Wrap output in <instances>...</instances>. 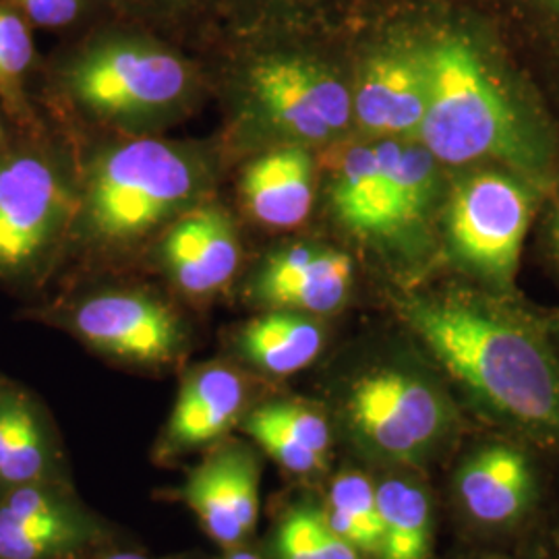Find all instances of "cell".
<instances>
[{
	"mask_svg": "<svg viewBox=\"0 0 559 559\" xmlns=\"http://www.w3.org/2000/svg\"><path fill=\"white\" fill-rule=\"evenodd\" d=\"M295 32L235 34L233 138L258 154L278 145L338 140L353 122L350 85L328 60L293 41Z\"/></svg>",
	"mask_w": 559,
	"mask_h": 559,
	"instance_id": "obj_4",
	"label": "cell"
},
{
	"mask_svg": "<svg viewBox=\"0 0 559 559\" xmlns=\"http://www.w3.org/2000/svg\"><path fill=\"white\" fill-rule=\"evenodd\" d=\"M240 201L249 218L267 230H293L316 201V162L302 145L261 150L242 168Z\"/></svg>",
	"mask_w": 559,
	"mask_h": 559,
	"instance_id": "obj_18",
	"label": "cell"
},
{
	"mask_svg": "<svg viewBox=\"0 0 559 559\" xmlns=\"http://www.w3.org/2000/svg\"><path fill=\"white\" fill-rule=\"evenodd\" d=\"M251 376L235 360H210L191 367L180 380L173 411L154 443L152 460L173 466L191 454L235 436L258 402Z\"/></svg>",
	"mask_w": 559,
	"mask_h": 559,
	"instance_id": "obj_11",
	"label": "cell"
},
{
	"mask_svg": "<svg viewBox=\"0 0 559 559\" xmlns=\"http://www.w3.org/2000/svg\"><path fill=\"white\" fill-rule=\"evenodd\" d=\"M381 543L378 559H427L431 547V501L417 480L388 473L376 479Z\"/></svg>",
	"mask_w": 559,
	"mask_h": 559,
	"instance_id": "obj_21",
	"label": "cell"
},
{
	"mask_svg": "<svg viewBox=\"0 0 559 559\" xmlns=\"http://www.w3.org/2000/svg\"><path fill=\"white\" fill-rule=\"evenodd\" d=\"M83 34L44 69L52 98L122 138L160 135L198 104V64L140 23Z\"/></svg>",
	"mask_w": 559,
	"mask_h": 559,
	"instance_id": "obj_1",
	"label": "cell"
},
{
	"mask_svg": "<svg viewBox=\"0 0 559 559\" xmlns=\"http://www.w3.org/2000/svg\"><path fill=\"white\" fill-rule=\"evenodd\" d=\"M535 4H539L543 11H547V13H551L554 17H558L559 20V0H533Z\"/></svg>",
	"mask_w": 559,
	"mask_h": 559,
	"instance_id": "obj_33",
	"label": "cell"
},
{
	"mask_svg": "<svg viewBox=\"0 0 559 559\" xmlns=\"http://www.w3.org/2000/svg\"><path fill=\"white\" fill-rule=\"evenodd\" d=\"M112 543V528L73 483L0 489V559H85Z\"/></svg>",
	"mask_w": 559,
	"mask_h": 559,
	"instance_id": "obj_9",
	"label": "cell"
},
{
	"mask_svg": "<svg viewBox=\"0 0 559 559\" xmlns=\"http://www.w3.org/2000/svg\"><path fill=\"white\" fill-rule=\"evenodd\" d=\"M551 240H554V249H556V255L559 260V203L558 210H556V218H554V226H551Z\"/></svg>",
	"mask_w": 559,
	"mask_h": 559,
	"instance_id": "obj_34",
	"label": "cell"
},
{
	"mask_svg": "<svg viewBox=\"0 0 559 559\" xmlns=\"http://www.w3.org/2000/svg\"><path fill=\"white\" fill-rule=\"evenodd\" d=\"M0 378H2V376H0Z\"/></svg>",
	"mask_w": 559,
	"mask_h": 559,
	"instance_id": "obj_36",
	"label": "cell"
},
{
	"mask_svg": "<svg viewBox=\"0 0 559 559\" xmlns=\"http://www.w3.org/2000/svg\"><path fill=\"white\" fill-rule=\"evenodd\" d=\"M263 454L251 440L228 436L210 445L191 466L173 500L185 503L201 531L222 551L253 540L260 522V485Z\"/></svg>",
	"mask_w": 559,
	"mask_h": 559,
	"instance_id": "obj_10",
	"label": "cell"
},
{
	"mask_svg": "<svg viewBox=\"0 0 559 559\" xmlns=\"http://www.w3.org/2000/svg\"><path fill=\"white\" fill-rule=\"evenodd\" d=\"M9 133H11V129L7 127V122L2 120V115H0V152L4 150V145L9 141Z\"/></svg>",
	"mask_w": 559,
	"mask_h": 559,
	"instance_id": "obj_35",
	"label": "cell"
},
{
	"mask_svg": "<svg viewBox=\"0 0 559 559\" xmlns=\"http://www.w3.org/2000/svg\"><path fill=\"white\" fill-rule=\"evenodd\" d=\"M73 483L48 408L20 381L0 378V489Z\"/></svg>",
	"mask_w": 559,
	"mask_h": 559,
	"instance_id": "obj_16",
	"label": "cell"
},
{
	"mask_svg": "<svg viewBox=\"0 0 559 559\" xmlns=\"http://www.w3.org/2000/svg\"><path fill=\"white\" fill-rule=\"evenodd\" d=\"M263 547L272 559H367L330 528L313 501L286 506Z\"/></svg>",
	"mask_w": 559,
	"mask_h": 559,
	"instance_id": "obj_24",
	"label": "cell"
},
{
	"mask_svg": "<svg viewBox=\"0 0 559 559\" xmlns=\"http://www.w3.org/2000/svg\"><path fill=\"white\" fill-rule=\"evenodd\" d=\"M456 491L471 519L500 526L526 510L533 498V473L519 450L491 445L464 462Z\"/></svg>",
	"mask_w": 559,
	"mask_h": 559,
	"instance_id": "obj_20",
	"label": "cell"
},
{
	"mask_svg": "<svg viewBox=\"0 0 559 559\" xmlns=\"http://www.w3.org/2000/svg\"><path fill=\"white\" fill-rule=\"evenodd\" d=\"M9 129L0 152V288L34 295L67 251L78 177L40 122Z\"/></svg>",
	"mask_w": 559,
	"mask_h": 559,
	"instance_id": "obj_5",
	"label": "cell"
},
{
	"mask_svg": "<svg viewBox=\"0 0 559 559\" xmlns=\"http://www.w3.org/2000/svg\"><path fill=\"white\" fill-rule=\"evenodd\" d=\"M325 344V332L313 316L263 309L239 323L228 338L235 362L260 378H290L313 365Z\"/></svg>",
	"mask_w": 559,
	"mask_h": 559,
	"instance_id": "obj_19",
	"label": "cell"
},
{
	"mask_svg": "<svg viewBox=\"0 0 559 559\" xmlns=\"http://www.w3.org/2000/svg\"><path fill=\"white\" fill-rule=\"evenodd\" d=\"M249 415L276 427L288 438L320 454L321 459L330 460L334 431L332 423L318 406L295 399L258 400Z\"/></svg>",
	"mask_w": 559,
	"mask_h": 559,
	"instance_id": "obj_26",
	"label": "cell"
},
{
	"mask_svg": "<svg viewBox=\"0 0 559 559\" xmlns=\"http://www.w3.org/2000/svg\"><path fill=\"white\" fill-rule=\"evenodd\" d=\"M321 512L338 537L359 549L365 558L378 559L381 520L376 477L360 468L340 471L328 485Z\"/></svg>",
	"mask_w": 559,
	"mask_h": 559,
	"instance_id": "obj_22",
	"label": "cell"
},
{
	"mask_svg": "<svg viewBox=\"0 0 559 559\" xmlns=\"http://www.w3.org/2000/svg\"><path fill=\"white\" fill-rule=\"evenodd\" d=\"M353 261L338 249L290 242L267 251L242 284V299L258 311L284 309L330 316L350 297Z\"/></svg>",
	"mask_w": 559,
	"mask_h": 559,
	"instance_id": "obj_13",
	"label": "cell"
},
{
	"mask_svg": "<svg viewBox=\"0 0 559 559\" xmlns=\"http://www.w3.org/2000/svg\"><path fill=\"white\" fill-rule=\"evenodd\" d=\"M108 7L122 20L154 32H177L221 11V0H108Z\"/></svg>",
	"mask_w": 559,
	"mask_h": 559,
	"instance_id": "obj_28",
	"label": "cell"
},
{
	"mask_svg": "<svg viewBox=\"0 0 559 559\" xmlns=\"http://www.w3.org/2000/svg\"><path fill=\"white\" fill-rule=\"evenodd\" d=\"M342 423L357 450L385 466L423 459L448 425L438 390L400 367H373L346 385Z\"/></svg>",
	"mask_w": 559,
	"mask_h": 559,
	"instance_id": "obj_8",
	"label": "cell"
},
{
	"mask_svg": "<svg viewBox=\"0 0 559 559\" xmlns=\"http://www.w3.org/2000/svg\"><path fill=\"white\" fill-rule=\"evenodd\" d=\"M240 433L247 440L253 441L261 450L263 456L274 460L280 468L293 477H316L325 471L330 460L321 459L313 450L305 448L286 433H282L276 427L255 419L253 415H245L240 423Z\"/></svg>",
	"mask_w": 559,
	"mask_h": 559,
	"instance_id": "obj_29",
	"label": "cell"
},
{
	"mask_svg": "<svg viewBox=\"0 0 559 559\" xmlns=\"http://www.w3.org/2000/svg\"><path fill=\"white\" fill-rule=\"evenodd\" d=\"M376 147L399 200L404 230H408L425 216L429 201L433 198L436 158L427 152L425 145H411L392 138L376 141Z\"/></svg>",
	"mask_w": 559,
	"mask_h": 559,
	"instance_id": "obj_25",
	"label": "cell"
},
{
	"mask_svg": "<svg viewBox=\"0 0 559 559\" xmlns=\"http://www.w3.org/2000/svg\"><path fill=\"white\" fill-rule=\"evenodd\" d=\"M423 55L429 94L419 135L433 158L448 164L501 158L524 168L539 164L537 143L475 41L450 32L423 41Z\"/></svg>",
	"mask_w": 559,
	"mask_h": 559,
	"instance_id": "obj_6",
	"label": "cell"
},
{
	"mask_svg": "<svg viewBox=\"0 0 559 559\" xmlns=\"http://www.w3.org/2000/svg\"><path fill=\"white\" fill-rule=\"evenodd\" d=\"M427 94L423 41H383L367 52L350 85L353 120L369 135H408L419 131Z\"/></svg>",
	"mask_w": 559,
	"mask_h": 559,
	"instance_id": "obj_15",
	"label": "cell"
},
{
	"mask_svg": "<svg viewBox=\"0 0 559 559\" xmlns=\"http://www.w3.org/2000/svg\"><path fill=\"white\" fill-rule=\"evenodd\" d=\"M242 247L233 216L214 201L185 212L160 233L156 260L180 297L205 302L239 274Z\"/></svg>",
	"mask_w": 559,
	"mask_h": 559,
	"instance_id": "obj_14",
	"label": "cell"
},
{
	"mask_svg": "<svg viewBox=\"0 0 559 559\" xmlns=\"http://www.w3.org/2000/svg\"><path fill=\"white\" fill-rule=\"evenodd\" d=\"M400 313L448 371L493 411L559 438V367L533 332L462 300L406 299Z\"/></svg>",
	"mask_w": 559,
	"mask_h": 559,
	"instance_id": "obj_3",
	"label": "cell"
},
{
	"mask_svg": "<svg viewBox=\"0 0 559 559\" xmlns=\"http://www.w3.org/2000/svg\"><path fill=\"white\" fill-rule=\"evenodd\" d=\"M318 0H221L235 34L297 32Z\"/></svg>",
	"mask_w": 559,
	"mask_h": 559,
	"instance_id": "obj_27",
	"label": "cell"
},
{
	"mask_svg": "<svg viewBox=\"0 0 559 559\" xmlns=\"http://www.w3.org/2000/svg\"><path fill=\"white\" fill-rule=\"evenodd\" d=\"M40 69L34 29L20 13L0 0V104L11 127H32L40 119L29 100V83Z\"/></svg>",
	"mask_w": 559,
	"mask_h": 559,
	"instance_id": "obj_23",
	"label": "cell"
},
{
	"mask_svg": "<svg viewBox=\"0 0 559 559\" xmlns=\"http://www.w3.org/2000/svg\"><path fill=\"white\" fill-rule=\"evenodd\" d=\"M85 559H212L205 556L203 551H179V554H166V556H150L145 551H138V549H127V547H119L117 543L106 545L98 551H94L92 556Z\"/></svg>",
	"mask_w": 559,
	"mask_h": 559,
	"instance_id": "obj_31",
	"label": "cell"
},
{
	"mask_svg": "<svg viewBox=\"0 0 559 559\" xmlns=\"http://www.w3.org/2000/svg\"><path fill=\"white\" fill-rule=\"evenodd\" d=\"M531 222V198L516 180L480 175L456 187L450 237L462 260L493 280H510Z\"/></svg>",
	"mask_w": 559,
	"mask_h": 559,
	"instance_id": "obj_12",
	"label": "cell"
},
{
	"mask_svg": "<svg viewBox=\"0 0 559 559\" xmlns=\"http://www.w3.org/2000/svg\"><path fill=\"white\" fill-rule=\"evenodd\" d=\"M218 559H272L263 545H255V540H249L239 547L224 549Z\"/></svg>",
	"mask_w": 559,
	"mask_h": 559,
	"instance_id": "obj_32",
	"label": "cell"
},
{
	"mask_svg": "<svg viewBox=\"0 0 559 559\" xmlns=\"http://www.w3.org/2000/svg\"><path fill=\"white\" fill-rule=\"evenodd\" d=\"M32 29L73 32L94 20L108 0H7ZM110 11V7H108Z\"/></svg>",
	"mask_w": 559,
	"mask_h": 559,
	"instance_id": "obj_30",
	"label": "cell"
},
{
	"mask_svg": "<svg viewBox=\"0 0 559 559\" xmlns=\"http://www.w3.org/2000/svg\"><path fill=\"white\" fill-rule=\"evenodd\" d=\"M330 158V205L346 230L371 240L394 239L406 233L376 143L338 147Z\"/></svg>",
	"mask_w": 559,
	"mask_h": 559,
	"instance_id": "obj_17",
	"label": "cell"
},
{
	"mask_svg": "<svg viewBox=\"0 0 559 559\" xmlns=\"http://www.w3.org/2000/svg\"><path fill=\"white\" fill-rule=\"evenodd\" d=\"M23 318L64 330L104 359L141 371L175 367L193 342L179 309L141 288L83 293L27 309Z\"/></svg>",
	"mask_w": 559,
	"mask_h": 559,
	"instance_id": "obj_7",
	"label": "cell"
},
{
	"mask_svg": "<svg viewBox=\"0 0 559 559\" xmlns=\"http://www.w3.org/2000/svg\"><path fill=\"white\" fill-rule=\"evenodd\" d=\"M214 158L187 141L122 138L87 162L78 177L69 247L122 251L207 201Z\"/></svg>",
	"mask_w": 559,
	"mask_h": 559,
	"instance_id": "obj_2",
	"label": "cell"
}]
</instances>
